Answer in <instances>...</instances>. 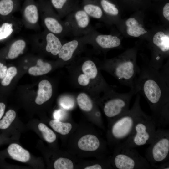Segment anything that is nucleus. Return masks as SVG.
<instances>
[{"label":"nucleus","mask_w":169,"mask_h":169,"mask_svg":"<svg viewBox=\"0 0 169 169\" xmlns=\"http://www.w3.org/2000/svg\"><path fill=\"white\" fill-rule=\"evenodd\" d=\"M86 44L84 36L74 37L72 40L63 43L58 56L64 61H69Z\"/></svg>","instance_id":"nucleus-13"},{"label":"nucleus","mask_w":169,"mask_h":169,"mask_svg":"<svg viewBox=\"0 0 169 169\" xmlns=\"http://www.w3.org/2000/svg\"><path fill=\"white\" fill-rule=\"evenodd\" d=\"M153 42L163 53L168 52L169 50V36L162 31L156 33L153 37Z\"/></svg>","instance_id":"nucleus-24"},{"label":"nucleus","mask_w":169,"mask_h":169,"mask_svg":"<svg viewBox=\"0 0 169 169\" xmlns=\"http://www.w3.org/2000/svg\"><path fill=\"white\" fill-rule=\"evenodd\" d=\"M59 103L60 105L66 110L72 109L74 105V100L71 97L67 96H63L60 98Z\"/></svg>","instance_id":"nucleus-33"},{"label":"nucleus","mask_w":169,"mask_h":169,"mask_svg":"<svg viewBox=\"0 0 169 169\" xmlns=\"http://www.w3.org/2000/svg\"><path fill=\"white\" fill-rule=\"evenodd\" d=\"M81 66V72L77 77V82L79 85L88 87L93 82L99 93L104 92L111 88L107 84L99 68L92 59H85Z\"/></svg>","instance_id":"nucleus-9"},{"label":"nucleus","mask_w":169,"mask_h":169,"mask_svg":"<svg viewBox=\"0 0 169 169\" xmlns=\"http://www.w3.org/2000/svg\"><path fill=\"white\" fill-rule=\"evenodd\" d=\"M163 14L164 17L168 21L169 20V3H166L163 9Z\"/></svg>","instance_id":"nucleus-36"},{"label":"nucleus","mask_w":169,"mask_h":169,"mask_svg":"<svg viewBox=\"0 0 169 169\" xmlns=\"http://www.w3.org/2000/svg\"><path fill=\"white\" fill-rule=\"evenodd\" d=\"M104 93L101 99L103 112L107 117L114 120L129 110L132 98L136 94L132 89L127 92L120 93L111 88Z\"/></svg>","instance_id":"nucleus-4"},{"label":"nucleus","mask_w":169,"mask_h":169,"mask_svg":"<svg viewBox=\"0 0 169 169\" xmlns=\"http://www.w3.org/2000/svg\"><path fill=\"white\" fill-rule=\"evenodd\" d=\"M81 8L90 17L100 19L103 17V10L95 0H84Z\"/></svg>","instance_id":"nucleus-20"},{"label":"nucleus","mask_w":169,"mask_h":169,"mask_svg":"<svg viewBox=\"0 0 169 169\" xmlns=\"http://www.w3.org/2000/svg\"><path fill=\"white\" fill-rule=\"evenodd\" d=\"M169 161L160 165L158 167V169H169Z\"/></svg>","instance_id":"nucleus-39"},{"label":"nucleus","mask_w":169,"mask_h":169,"mask_svg":"<svg viewBox=\"0 0 169 169\" xmlns=\"http://www.w3.org/2000/svg\"><path fill=\"white\" fill-rule=\"evenodd\" d=\"M169 66L156 69L148 64L140 67L133 89L144 97L158 128L169 124Z\"/></svg>","instance_id":"nucleus-1"},{"label":"nucleus","mask_w":169,"mask_h":169,"mask_svg":"<svg viewBox=\"0 0 169 169\" xmlns=\"http://www.w3.org/2000/svg\"><path fill=\"white\" fill-rule=\"evenodd\" d=\"M102 168V166L99 164H95L84 168V169H101Z\"/></svg>","instance_id":"nucleus-38"},{"label":"nucleus","mask_w":169,"mask_h":169,"mask_svg":"<svg viewBox=\"0 0 169 169\" xmlns=\"http://www.w3.org/2000/svg\"><path fill=\"white\" fill-rule=\"evenodd\" d=\"M6 66L0 62V79H3L6 74L7 70Z\"/></svg>","instance_id":"nucleus-35"},{"label":"nucleus","mask_w":169,"mask_h":169,"mask_svg":"<svg viewBox=\"0 0 169 169\" xmlns=\"http://www.w3.org/2000/svg\"><path fill=\"white\" fill-rule=\"evenodd\" d=\"M49 124L55 131L62 135L68 134L72 128L70 123L62 122L55 119L50 120Z\"/></svg>","instance_id":"nucleus-26"},{"label":"nucleus","mask_w":169,"mask_h":169,"mask_svg":"<svg viewBox=\"0 0 169 169\" xmlns=\"http://www.w3.org/2000/svg\"><path fill=\"white\" fill-rule=\"evenodd\" d=\"M87 44L96 46L103 49H109L119 46L120 40L117 36L111 35L96 34L93 29L84 35Z\"/></svg>","instance_id":"nucleus-12"},{"label":"nucleus","mask_w":169,"mask_h":169,"mask_svg":"<svg viewBox=\"0 0 169 169\" xmlns=\"http://www.w3.org/2000/svg\"><path fill=\"white\" fill-rule=\"evenodd\" d=\"M19 0H0V18H5L12 14L19 8Z\"/></svg>","instance_id":"nucleus-21"},{"label":"nucleus","mask_w":169,"mask_h":169,"mask_svg":"<svg viewBox=\"0 0 169 169\" xmlns=\"http://www.w3.org/2000/svg\"><path fill=\"white\" fill-rule=\"evenodd\" d=\"M49 1L61 18L65 17L79 7L74 0H49Z\"/></svg>","instance_id":"nucleus-16"},{"label":"nucleus","mask_w":169,"mask_h":169,"mask_svg":"<svg viewBox=\"0 0 169 169\" xmlns=\"http://www.w3.org/2000/svg\"><path fill=\"white\" fill-rule=\"evenodd\" d=\"M5 105L2 102L0 103V120L2 118L5 111Z\"/></svg>","instance_id":"nucleus-37"},{"label":"nucleus","mask_w":169,"mask_h":169,"mask_svg":"<svg viewBox=\"0 0 169 169\" xmlns=\"http://www.w3.org/2000/svg\"><path fill=\"white\" fill-rule=\"evenodd\" d=\"M26 45V43L22 38H16L12 41L9 45L7 53V58L14 59L21 54Z\"/></svg>","instance_id":"nucleus-22"},{"label":"nucleus","mask_w":169,"mask_h":169,"mask_svg":"<svg viewBox=\"0 0 169 169\" xmlns=\"http://www.w3.org/2000/svg\"><path fill=\"white\" fill-rule=\"evenodd\" d=\"M52 88L50 82L47 80L41 81L38 84L37 96L35 100L36 103L41 105L49 100L52 95Z\"/></svg>","instance_id":"nucleus-17"},{"label":"nucleus","mask_w":169,"mask_h":169,"mask_svg":"<svg viewBox=\"0 0 169 169\" xmlns=\"http://www.w3.org/2000/svg\"><path fill=\"white\" fill-rule=\"evenodd\" d=\"M157 127L151 116L146 114L136 123L128 138L119 144L133 148L150 144L155 136Z\"/></svg>","instance_id":"nucleus-5"},{"label":"nucleus","mask_w":169,"mask_h":169,"mask_svg":"<svg viewBox=\"0 0 169 169\" xmlns=\"http://www.w3.org/2000/svg\"><path fill=\"white\" fill-rule=\"evenodd\" d=\"M100 4L103 10L107 14L111 16H116L119 13L115 5L107 0H101Z\"/></svg>","instance_id":"nucleus-30"},{"label":"nucleus","mask_w":169,"mask_h":169,"mask_svg":"<svg viewBox=\"0 0 169 169\" xmlns=\"http://www.w3.org/2000/svg\"><path fill=\"white\" fill-rule=\"evenodd\" d=\"M136 95L131 108L114 120L112 125L110 133L111 138L116 146L128 138L137 122L146 114L141 108L140 95L138 93Z\"/></svg>","instance_id":"nucleus-2"},{"label":"nucleus","mask_w":169,"mask_h":169,"mask_svg":"<svg viewBox=\"0 0 169 169\" xmlns=\"http://www.w3.org/2000/svg\"><path fill=\"white\" fill-rule=\"evenodd\" d=\"M61 38L45 30L33 39L45 46L46 51L54 56L58 55L64 43Z\"/></svg>","instance_id":"nucleus-14"},{"label":"nucleus","mask_w":169,"mask_h":169,"mask_svg":"<svg viewBox=\"0 0 169 169\" xmlns=\"http://www.w3.org/2000/svg\"><path fill=\"white\" fill-rule=\"evenodd\" d=\"M38 128L41 132L44 140L49 143L54 142L56 140V136L54 132L46 125L40 123L38 125Z\"/></svg>","instance_id":"nucleus-28"},{"label":"nucleus","mask_w":169,"mask_h":169,"mask_svg":"<svg viewBox=\"0 0 169 169\" xmlns=\"http://www.w3.org/2000/svg\"><path fill=\"white\" fill-rule=\"evenodd\" d=\"M77 101L79 106L82 110L89 112L92 110L93 107L92 101L86 93H79L77 96Z\"/></svg>","instance_id":"nucleus-27"},{"label":"nucleus","mask_w":169,"mask_h":169,"mask_svg":"<svg viewBox=\"0 0 169 169\" xmlns=\"http://www.w3.org/2000/svg\"><path fill=\"white\" fill-rule=\"evenodd\" d=\"M40 17L45 30L62 38L70 36L64 21L61 20L49 2L38 0Z\"/></svg>","instance_id":"nucleus-8"},{"label":"nucleus","mask_w":169,"mask_h":169,"mask_svg":"<svg viewBox=\"0 0 169 169\" xmlns=\"http://www.w3.org/2000/svg\"><path fill=\"white\" fill-rule=\"evenodd\" d=\"M22 23L29 29H36L40 17L39 7L35 0H25L22 9Z\"/></svg>","instance_id":"nucleus-11"},{"label":"nucleus","mask_w":169,"mask_h":169,"mask_svg":"<svg viewBox=\"0 0 169 169\" xmlns=\"http://www.w3.org/2000/svg\"><path fill=\"white\" fill-rule=\"evenodd\" d=\"M65 17L64 22L70 35L74 37H81L93 29L90 23V17L79 6Z\"/></svg>","instance_id":"nucleus-10"},{"label":"nucleus","mask_w":169,"mask_h":169,"mask_svg":"<svg viewBox=\"0 0 169 169\" xmlns=\"http://www.w3.org/2000/svg\"><path fill=\"white\" fill-rule=\"evenodd\" d=\"M52 68L50 64L44 62L41 59H38L36 65L30 67L28 73L33 76H38L46 74L49 72Z\"/></svg>","instance_id":"nucleus-25"},{"label":"nucleus","mask_w":169,"mask_h":169,"mask_svg":"<svg viewBox=\"0 0 169 169\" xmlns=\"http://www.w3.org/2000/svg\"><path fill=\"white\" fill-rule=\"evenodd\" d=\"M54 165L55 169H72L74 168L72 161L64 158H60L57 159Z\"/></svg>","instance_id":"nucleus-31"},{"label":"nucleus","mask_w":169,"mask_h":169,"mask_svg":"<svg viewBox=\"0 0 169 169\" xmlns=\"http://www.w3.org/2000/svg\"><path fill=\"white\" fill-rule=\"evenodd\" d=\"M7 151L10 156L16 160L25 162L30 159V156L29 152L17 144L10 145Z\"/></svg>","instance_id":"nucleus-19"},{"label":"nucleus","mask_w":169,"mask_h":169,"mask_svg":"<svg viewBox=\"0 0 169 169\" xmlns=\"http://www.w3.org/2000/svg\"><path fill=\"white\" fill-rule=\"evenodd\" d=\"M100 145L98 138L93 135L88 134L81 137L79 140L78 145L81 150L87 151L97 150Z\"/></svg>","instance_id":"nucleus-18"},{"label":"nucleus","mask_w":169,"mask_h":169,"mask_svg":"<svg viewBox=\"0 0 169 169\" xmlns=\"http://www.w3.org/2000/svg\"><path fill=\"white\" fill-rule=\"evenodd\" d=\"M22 23L13 16L0 18V42L9 39L18 32Z\"/></svg>","instance_id":"nucleus-15"},{"label":"nucleus","mask_w":169,"mask_h":169,"mask_svg":"<svg viewBox=\"0 0 169 169\" xmlns=\"http://www.w3.org/2000/svg\"><path fill=\"white\" fill-rule=\"evenodd\" d=\"M146 149V158L152 168H158L161 164L168 161L169 131L159 128L155 136Z\"/></svg>","instance_id":"nucleus-6"},{"label":"nucleus","mask_w":169,"mask_h":169,"mask_svg":"<svg viewBox=\"0 0 169 169\" xmlns=\"http://www.w3.org/2000/svg\"><path fill=\"white\" fill-rule=\"evenodd\" d=\"M125 24L127 27V33L131 36L138 37L147 32L134 18L128 19L125 22Z\"/></svg>","instance_id":"nucleus-23"},{"label":"nucleus","mask_w":169,"mask_h":169,"mask_svg":"<svg viewBox=\"0 0 169 169\" xmlns=\"http://www.w3.org/2000/svg\"><path fill=\"white\" fill-rule=\"evenodd\" d=\"M125 57L106 61L100 64L99 68L110 74L122 85L133 89L140 67L133 57Z\"/></svg>","instance_id":"nucleus-3"},{"label":"nucleus","mask_w":169,"mask_h":169,"mask_svg":"<svg viewBox=\"0 0 169 169\" xmlns=\"http://www.w3.org/2000/svg\"><path fill=\"white\" fill-rule=\"evenodd\" d=\"M64 109H59L55 110L53 113V116L55 120H60L65 117L66 112Z\"/></svg>","instance_id":"nucleus-34"},{"label":"nucleus","mask_w":169,"mask_h":169,"mask_svg":"<svg viewBox=\"0 0 169 169\" xmlns=\"http://www.w3.org/2000/svg\"><path fill=\"white\" fill-rule=\"evenodd\" d=\"M17 74V69L14 67H11L7 70L5 76L1 82L2 85L7 86L9 84L13 78Z\"/></svg>","instance_id":"nucleus-32"},{"label":"nucleus","mask_w":169,"mask_h":169,"mask_svg":"<svg viewBox=\"0 0 169 169\" xmlns=\"http://www.w3.org/2000/svg\"><path fill=\"white\" fill-rule=\"evenodd\" d=\"M16 116L15 112L9 110L6 113L2 119L0 120V129H5L8 128Z\"/></svg>","instance_id":"nucleus-29"},{"label":"nucleus","mask_w":169,"mask_h":169,"mask_svg":"<svg viewBox=\"0 0 169 169\" xmlns=\"http://www.w3.org/2000/svg\"><path fill=\"white\" fill-rule=\"evenodd\" d=\"M117 169H150L152 168L146 158L135 148L119 144L116 146L112 160Z\"/></svg>","instance_id":"nucleus-7"}]
</instances>
